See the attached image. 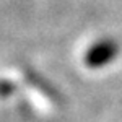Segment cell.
Wrapping results in <instances>:
<instances>
[{
	"label": "cell",
	"instance_id": "obj_1",
	"mask_svg": "<svg viewBox=\"0 0 122 122\" xmlns=\"http://www.w3.org/2000/svg\"><path fill=\"white\" fill-rule=\"evenodd\" d=\"M119 52V46L112 39H99L85 54V64L91 68H99L112 60Z\"/></svg>",
	"mask_w": 122,
	"mask_h": 122
}]
</instances>
